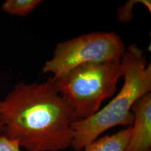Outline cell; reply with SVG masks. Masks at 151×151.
<instances>
[{"instance_id": "30bf717a", "label": "cell", "mask_w": 151, "mask_h": 151, "mask_svg": "<svg viewBox=\"0 0 151 151\" xmlns=\"http://www.w3.org/2000/svg\"><path fill=\"white\" fill-rule=\"evenodd\" d=\"M0 107H1V101H0ZM2 132V121H1V111H0V133Z\"/></svg>"}, {"instance_id": "52a82bcc", "label": "cell", "mask_w": 151, "mask_h": 151, "mask_svg": "<svg viewBox=\"0 0 151 151\" xmlns=\"http://www.w3.org/2000/svg\"><path fill=\"white\" fill-rule=\"evenodd\" d=\"M42 2L41 0H7L2 4L1 10L11 16H25Z\"/></svg>"}, {"instance_id": "9c48e42d", "label": "cell", "mask_w": 151, "mask_h": 151, "mask_svg": "<svg viewBox=\"0 0 151 151\" xmlns=\"http://www.w3.org/2000/svg\"><path fill=\"white\" fill-rule=\"evenodd\" d=\"M0 151H22L18 142L7 137L3 134H0Z\"/></svg>"}, {"instance_id": "5b68a950", "label": "cell", "mask_w": 151, "mask_h": 151, "mask_svg": "<svg viewBox=\"0 0 151 151\" xmlns=\"http://www.w3.org/2000/svg\"><path fill=\"white\" fill-rule=\"evenodd\" d=\"M134 120L126 151H151V93L137 100L132 107Z\"/></svg>"}, {"instance_id": "8992f818", "label": "cell", "mask_w": 151, "mask_h": 151, "mask_svg": "<svg viewBox=\"0 0 151 151\" xmlns=\"http://www.w3.org/2000/svg\"><path fill=\"white\" fill-rule=\"evenodd\" d=\"M131 127L119 130L111 135L98 138L83 148L84 151H126Z\"/></svg>"}, {"instance_id": "3957f363", "label": "cell", "mask_w": 151, "mask_h": 151, "mask_svg": "<svg viewBox=\"0 0 151 151\" xmlns=\"http://www.w3.org/2000/svg\"><path fill=\"white\" fill-rule=\"evenodd\" d=\"M122 76L120 59L85 64L58 78L52 77L60 95L78 120H81L93 116L105 99L116 94L117 85Z\"/></svg>"}, {"instance_id": "7a4b0ae2", "label": "cell", "mask_w": 151, "mask_h": 151, "mask_svg": "<svg viewBox=\"0 0 151 151\" xmlns=\"http://www.w3.org/2000/svg\"><path fill=\"white\" fill-rule=\"evenodd\" d=\"M124 83L120 92L93 116L71 124V147L81 151L107 130L119 125L130 127L134 120L132 107L151 91V65L142 50L134 44L126 48L121 58Z\"/></svg>"}, {"instance_id": "6da1fadb", "label": "cell", "mask_w": 151, "mask_h": 151, "mask_svg": "<svg viewBox=\"0 0 151 151\" xmlns=\"http://www.w3.org/2000/svg\"><path fill=\"white\" fill-rule=\"evenodd\" d=\"M1 133L29 151L71 147V124L78 120L50 77L43 83L20 82L1 101Z\"/></svg>"}, {"instance_id": "277c9868", "label": "cell", "mask_w": 151, "mask_h": 151, "mask_svg": "<svg viewBox=\"0 0 151 151\" xmlns=\"http://www.w3.org/2000/svg\"><path fill=\"white\" fill-rule=\"evenodd\" d=\"M126 48L121 38L113 32L85 34L58 43L42 71L58 78L85 64L120 60Z\"/></svg>"}, {"instance_id": "ba28073f", "label": "cell", "mask_w": 151, "mask_h": 151, "mask_svg": "<svg viewBox=\"0 0 151 151\" xmlns=\"http://www.w3.org/2000/svg\"><path fill=\"white\" fill-rule=\"evenodd\" d=\"M138 4H143L146 9L151 12V1L150 0H130L124 4L121 8L118 11V18L120 21L123 22H129L132 19L133 16V7Z\"/></svg>"}]
</instances>
